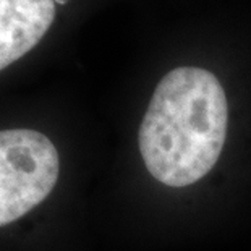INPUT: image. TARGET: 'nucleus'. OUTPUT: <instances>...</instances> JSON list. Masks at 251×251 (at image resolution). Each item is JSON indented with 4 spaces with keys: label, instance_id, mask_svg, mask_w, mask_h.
Wrapping results in <instances>:
<instances>
[{
    "label": "nucleus",
    "instance_id": "f257e3e1",
    "mask_svg": "<svg viewBox=\"0 0 251 251\" xmlns=\"http://www.w3.org/2000/svg\"><path fill=\"white\" fill-rule=\"evenodd\" d=\"M228 107L221 81L200 67H178L157 83L138 144L148 172L183 188L206 177L221 157Z\"/></svg>",
    "mask_w": 251,
    "mask_h": 251
},
{
    "label": "nucleus",
    "instance_id": "f03ea898",
    "mask_svg": "<svg viewBox=\"0 0 251 251\" xmlns=\"http://www.w3.org/2000/svg\"><path fill=\"white\" fill-rule=\"evenodd\" d=\"M57 148L39 131H0V227L41 204L58 180Z\"/></svg>",
    "mask_w": 251,
    "mask_h": 251
},
{
    "label": "nucleus",
    "instance_id": "20e7f679",
    "mask_svg": "<svg viewBox=\"0 0 251 251\" xmlns=\"http://www.w3.org/2000/svg\"><path fill=\"white\" fill-rule=\"evenodd\" d=\"M55 2H58V3H65L67 0H55Z\"/></svg>",
    "mask_w": 251,
    "mask_h": 251
},
{
    "label": "nucleus",
    "instance_id": "7ed1b4c3",
    "mask_svg": "<svg viewBox=\"0 0 251 251\" xmlns=\"http://www.w3.org/2000/svg\"><path fill=\"white\" fill-rule=\"evenodd\" d=\"M55 18V0H0V72L37 46Z\"/></svg>",
    "mask_w": 251,
    "mask_h": 251
}]
</instances>
